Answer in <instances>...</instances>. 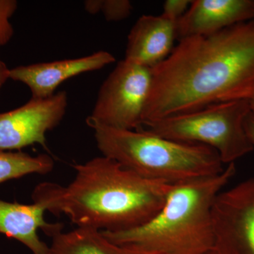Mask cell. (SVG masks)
Instances as JSON below:
<instances>
[{
  "label": "cell",
  "instance_id": "cell-22",
  "mask_svg": "<svg viewBox=\"0 0 254 254\" xmlns=\"http://www.w3.org/2000/svg\"><path fill=\"white\" fill-rule=\"evenodd\" d=\"M204 254H219L218 252H216L215 250H213L211 251H210V252H207V253H205Z\"/></svg>",
  "mask_w": 254,
  "mask_h": 254
},
{
  "label": "cell",
  "instance_id": "cell-7",
  "mask_svg": "<svg viewBox=\"0 0 254 254\" xmlns=\"http://www.w3.org/2000/svg\"><path fill=\"white\" fill-rule=\"evenodd\" d=\"M213 222L219 254H254V178L219 193Z\"/></svg>",
  "mask_w": 254,
  "mask_h": 254
},
{
  "label": "cell",
  "instance_id": "cell-13",
  "mask_svg": "<svg viewBox=\"0 0 254 254\" xmlns=\"http://www.w3.org/2000/svg\"><path fill=\"white\" fill-rule=\"evenodd\" d=\"M50 254H117L118 246L105 238L101 231L77 227L51 237Z\"/></svg>",
  "mask_w": 254,
  "mask_h": 254
},
{
  "label": "cell",
  "instance_id": "cell-1",
  "mask_svg": "<svg viewBox=\"0 0 254 254\" xmlns=\"http://www.w3.org/2000/svg\"><path fill=\"white\" fill-rule=\"evenodd\" d=\"M143 124L223 102L247 99L254 86V20L180 43L151 68Z\"/></svg>",
  "mask_w": 254,
  "mask_h": 254
},
{
  "label": "cell",
  "instance_id": "cell-12",
  "mask_svg": "<svg viewBox=\"0 0 254 254\" xmlns=\"http://www.w3.org/2000/svg\"><path fill=\"white\" fill-rule=\"evenodd\" d=\"M46 211L41 203L26 205L0 199V233L21 242L32 254H50V247L40 238L38 230L52 237L63 231V225L47 222Z\"/></svg>",
  "mask_w": 254,
  "mask_h": 254
},
{
  "label": "cell",
  "instance_id": "cell-4",
  "mask_svg": "<svg viewBox=\"0 0 254 254\" xmlns=\"http://www.w3.org/2000/svg\"><path fill=\"white\" fill-rule=\"evenodd\" d=\"M88 125L103 156L147 180L173 185L225 170L218 152L206 145L174 141L143 128L126 130Z\"/></svg>",
  "mask_w": 254,
  "mask_h": 254
},
{
  "label": "cell",
  "instance_id": "cell-11",
  "mask_svg": "<svg viewBox=\"0 0 254 254\" xmlns=\"http://www.w3.org/2000/svg\"><path fill=\"white\" fill-rule=\"evenodd\" d=\"M176 38L177 22L163 14L143 15L128 34L125 59L155 67L172 53Z\"/></svg>",
  "mask_w": 254,
  "mask_h": 254
},
{
  "label": "cell",
  "instance_id": "cell-18",
  "mask_svg": "<svg viewBox=\"0 0 254 254\" xmlns=\"http://www.w3.org/2000/svg\"><path fill=\"white\" fill-rule=\"evenodd\" d=\"M244 127L246 133L249 140L252 143L254 149V115L252 113H250L245 118V123H244Z\"/></svg>",
  "mask_w": 254,
  "mask_h": 254
},
{
  "label": "cell",
  "instance_id": "cell-17",
  "mask_svg": "<svg viewBox=\"0 0 254 254\" xmlns=\"http://www.w3.org/2000/svg\"><path fill=\"white\" fill-rule=\"evenodd\" d=\"M189 0H167L163 4V16L177 22L190 7Z\"/></svg>",
  "mask_w": 254,
  "mask_h": 254
},
{
  "label": "cell",
  "instance_id": "cell-20",
  "mask_svg": "<svg viewBox=\"0 0 254 254\" xmlns=\"http://www.w3.org/2000/svg\"><path fill=\"white\" fill-rule=\"evenodd\" d=\"M117 254H156L150 253V252H143V251L133 250V249L126 248V247H119L118 246V253Z\"/></svg>",
  "mask_w": 254,
  "mask_h": 254
},
{
  "label": "cell",
  "instance_id": "cell-19",
  "mask_svg": "<svg viewBox=\"0 0 254 254\" xmlns=\"http://www.w3.org/2000/svg\"><path fill=\"white\" fill-rule=\"evenodd\" d=\"M10 69L6 66V64L0 59V90L5 82L9 78Z\"/></svg>",
  "mask_w": 254,
  "mask_h": 254
},
{
  "label": "cell",
  "instance_id": "cell-6",
  "mask_svg": "<svg viewBox=\"0 0 254 254\" xmlns=\"http://www.w3.org/2000/svg\"><path fill=\"white\" fill-rule=\"evenodd\" d=\"M151 84V68L122 60L100 87L86 123L118 129H139Z\"/></svg>",
  "mask_w": 254,
  "mask_h": 254
},
{
  "label": "cell",
  "instance_id": "cell-8",
  "mask_svg": "<svg viewBox=\"0 0 254 254\" xmlns=\"http://www.w3.org/2000/svg\"><path fill=\"white\" fill-rule=\"evenodd\" d=\"M67 105V93L60 91L45 99L31 98L20 108L0 113V150H19L34 144L48 150L47 132L63 120Z\"/></svg>",
  "mask_w": 254,
  "mask_h": 254
},
{
  "label": "cell",
  "instance_id": "cell-2",
  "mask_svg": "<svg viewBox=\"0 0 254 254\" xmlns=\"http://www.w3.org/2000/svg\"><path fill=\"white\" fill-rule=\"evenodd\" d=\"M73 168L76 175L67 186L39 184L32 198L77 227L118 232L141 226L158 213L172 187L138 176L103 155Z\"/></svg>",
  "mask_w": 254,
  "mask_h": 254
},
{
  "label": "cell",
  "instance_id": "cell-16",
  "mask_svg": "<svg viewBox=\"0 0 254 254\" xmlns=\"http://www.w3.org/2000/svg\"><path fill=\"white\" fill-rule=\"evenodd\" d=\"M132 9L133 6L128 0H101L100 11L108 21L125 19L130 16Z\"/></svg>",
  "mask_w": 254,
  "mask_h": 254
},
{
  "label": "cell",
  "instance_id": "cell-10",
  "mask_svg": "<svg viewBox=\"0 0 254 254\" xmlns=\"http://www.w3.org/2000/svg\"><path fill=\"white\" fill-rule=\"evenodd\" d=\"M254 20V0H195L177 22V38L214 34Z\"/></svg>",
  "mask_w": 254,
  "mask_h": 254
},
{
  "label": "cell",
  "instance_id": "cell-9",
  "mask_svg": "<svg viewBox=\"0 0 254 254\" xmlns=\"http://www.w3.org/2000/svg\"><path fill=\"white\" fill-rule=\"evenodd\" d=\"M115 62V57L109 52L98 51L76 59L17 66L10 69L9 78L26 84L31 90L32 98L45 99L55 94L58 87L68 78L100 69Z\"/></svg>",
  "mask_w": 254,
  "mask_h": 254
},
{
  "label": "cell",
  "instance_id": "cell-5",
  "mask_svg": "<svg viewBox=\"0 0 254 254\" xmlns=\"http://www.w3.org/2000/svg\"><path fill=\"white\" fill-rule=\"evenodd\" d=\"M250 112L247 99L231 100L148 122L141 128L174 141L210 147L229 165L254 150L244 127Z\"/></svg>",
  "mask_w": 254,
  "mask_h": 254
},
{
  "label": "cell",
  "instance_id": "cell-21",
  "mask_svg": "<svg viewBox=\"0 0 254 254\" xmlns=\"http://www.w3.org/2000/svg\"><path fill=\"white\" fill-rule=\"evenodd\" d=\"M247 100H248L250 104L251 113L254 115V86L247 97Z\"/></svg>",
  "mask_w": 254,
  "mask_h": 254
},
{
  "label": "cell",
  "instance_id": "cell-14",
  "mask_svg": "<svg viewBox=\"0 0 254 254\" xmlns=\"http://www.w3.org/2000/svg\"><path fill=\"white\" fill-rule=\"evenodd\" d=\"M54 166L49 155L33 156L21 151L0 150V184L32 174L46 175Z\"/></svg>",
  "mask_w": 254,
  "mask_h": 254
},
{
  "label": "cell",
  "instance_id": "cell-15",
  "mask_svg": "<svg viewBox=\"0 0 254 254\" xmlns=\"http://www.w3.org/2000/svg\"><path fill=\"white\" fill-rule=\"evenodd\" d=\"M17 6L16 0H0V47L9 43L14 34L9 19L17 9Z\"/></svg>",
  "mask_w": 254,
  "mask_h": 254
},
{
  "label": "cell",
  "instance_id": "cell-3",
  "mask_svg": "<svg viewBox=\"0 0 254 254\" xmlns=\"http://www.w3.org/2000/svg\"><path fill=\"white\" fill-rule=\"evenodd\" d=\"M236 173L235 163L218 175L172 185L158 213L141 226L101 231L119 247L156 254H204L214 250L213 206Z\"/></svg>",
  "mask_w": 254,
  "mask_h": 254
}]
</instances>
